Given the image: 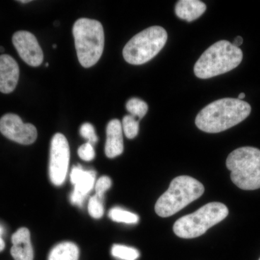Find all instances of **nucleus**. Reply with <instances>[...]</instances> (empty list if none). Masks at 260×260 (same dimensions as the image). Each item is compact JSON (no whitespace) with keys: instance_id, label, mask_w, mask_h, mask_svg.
Masks as SVG:
<instances>
[{"instance_id":"1","label":"nucleus","mask_w":260,"mask_h":260,"mask_svg":"<svg viewBox=\"0 0 260 260\" xmlns=\"http://www.w3.org/2000/svg\"><path fill=\"white\" fill-rule=\"evenodd\" d=\"M251 106L244 101L225 98L215 101L200 111L195 124L202 131L218 133L242 122L250 114Z\"/></svg>"},{"instance_id":"2","label":"nucleus","mask_w":260,"mask_h":260,"mask_svg":"<svg viewBox=\"0 0 260 260\" xmlns=\"http://www.w3.org/2000/svg\"><path fill=\"white\" fill-rule=\"evenodd\" d=\"M243 59L240 48L222 40L210 46L194 65V74L200 79H208L235 69Z\"/></svg>"},{"instance_id":"3","label":"nucleus","mask_w":260,"mask_h":260,"mask_svg":"<svg viewBox=\"0 0 260 260\" xmlns=\"http://www.w3.org/2000/svg\"><path fill=\"white\" fill-rule=\"evenodd\" d=\"M205 191L199 181L189 176L173 179L169 189L157 200L155 213L162 218L172 216L198 200Z\"/></svg>"},{"instance_id":"4","label":"nucleus","mask_w":260,"mask_h":260,"mask_svg":"<svg viewBox=\"0 0 260 260\" xmlns=\"http://www.w3.org/2000/svg\"><path fill=\"white\" fill-rule=\"evenodd\" d=\"M73 32L80 64L88 68L96 64L104 48L102 24L93 19H78L73 25Z\"/></svg>"},{"instance_id":"5","label":"nucleus","mask_w":260,"mask_h":260,"mask_svg":"<svg viewBox=\"0 0 260 260\" xmlns=\"http://www.w3.org/2000/svg\"><path fill=\"white\" fill-rule=\"evenodd\" d=\"M226 167L231 171V179L243 190L260 189V150L242 147L229 154Z\"/></svg>"},{"instance_id":"6","label":"nucleus","mask_w":260,"mask_h":260,"mask_svg":"<svg viewBox=\"0 0 260 260\" xmlns=\"http://www.w3.org/2000/svg\"><path fill=\"white\" fill-rule=\"evenodd\" d=\"M229 215L226 205L213 202L200 208L194 213L181 217L174 223V232L182 239H194L223 220Z\"/></svg>"},{"instance_id":"7","label":"nucleus","mask_w":260,"mask_h":260,"mask_svg":"<svg viewBox=\"0 0 260 260\" xmlns=\"http://www.w3.org/2000/svg\"><path fill=\"white\" fill-rule=\"evenodd\" d=\"M167 39L165 29L160 26L150 27L130 39L123 49V56L129 64H145L160 52Z\"/></svg>"},{"instance_id":"8","label":"nucleus","mask_w":260,"mask_h":260,"mask_svg":"<svg viewBox=\"0 0 260 260\" xmlns=\"http://www.w3.org/2000/svg\"><path fill=\"white\" fill-rule=\"evenodd\" d=\"M70 146L64 135L56 133L51 142L49 173L50 180L55 186L64 184L70 164Z\"/></svg>"},{"instance_id":"9","label":"nucleus","mask_w":260,"mask_h":260,"mask_svg":"<svg viewBox=\"0 0 260 260\" xmlns=\"http://www.w3.org/2000/svg\"><path fill=\"white\" fill-rule=\"evenodd\" d=\"M0 132L10 140L21 145L32 144L37 139L36 126L30 123H23L20 116L7 114L0 119Z\"/></svg>"},{"instance_id":"10","label":"nucleus","mask_w":260,"mask_h":260,"mask_svg":"<svg viewBox=\"0 0 260 260\" xmlns=\"http://www.w3.org/2000/svg\"><path fill=\"white\" fill-rule=\"evenodd\" d=\"M13 45L20 58L31 67H39L44 60V54L37 38L25 30L15 32L13 37Z\"/></svg>"},{"instance_id":"11","label":"nucleus","mask_w":260,"mask_h":260,"mask_svg":"<svg viewBox=\"0 0 260 260\" xmlns=\"http://www.w3.org/2000/svg\"><path fill=\"white\" fill-rule=\"evenodd\" d=\"M20 75L17 61L8 54L0 56V92L10 93L16 88Z\"/></svg>"},{"instance_id":"12","label":"nucleus","mask_w":260,"mask_h":260,"mask_svg":"<svg viewBox=\"0 0 260 260\" xmlns=\"http://www.w3.org/2000/svg\"><path fill=\"white\" fill-rule=\"evenodd\" d=\"M122 131V126L119 119H114L109 121L107 127L105 145V153L108 158H116L124 151Z\"/></svg>"},{"instance_id":"13","label":"nucleus","mask_w":260,"mask_h":260,"mask_svg":"<svg viewBox=\"0 0 260 260\" xmlns=\"http://www.w3.org/2000/svg\"><path fill=\"white\" fill-rule=\"evenodd\" d=\"M12 256L15 260H34L30 234L26 228H20L12 237Z\"/></svg>"},{"instance_id":"14","label":"nucleus","mask_w":260,"mask_h":260,"mask_svg":"<svg viewBox=\"0 0 260 260\" xmlns=\"http://www.w3.org/2000/svg\"><path fill=\"white\" fill-rule=\"evenodd\" d=\"M96 173L93 170H85L81 166H75L70 173V181L74 190L88 196L95 184Z\"/></svg>"},{"instance_id":"15","label":"nucleus","mask_w":260,"mask_h":260,"mask_svg":"<svg viewBox=\"0 0 260 260\" xmlns=\"http://www.w3.org/2000/svg\"><path fill=\"white\" fill-rule=\"evenodd\" d=\"M205 10L206 5L199 0H180L175 7L176 15L188 22L199 18Z\"/></svg>"},{"instance_id":"16","label":"nucleus","mask_w":260,"mask_h":260,"mask_svg":"<svg viewBox=\"0 0 260 260\" xmlns=\"http://www.w3.org/2000/svg\"><path fill=\"white\" fill-rule=\"evenodd\" d=\"M79 249L74 243L61 242L51 249L48 260H78Z\"/></svg>"},{"instance_id":"17","label":"nucleus","mask_w":260,"mask_h":260,"mask_svg":"<svg viewBox=\"0 0 260 260\" xmlns=\"http://www.w3.org/2000/svg\"><path fill=\"white\" fill-rule=\"evenodd\" d=\"M109 216L112 220L117 223L135 224L139 221V216L137 214L119 207H115L109 210Z\"/></svg>"},{"instance_id":"18","label":"nucleus","mask_w":260,"mask_h":260,"mask_svg":"<svg viewBox=\"0 0 260 260\" xmlns=\"http://www.w3.org/2000/svg\"><path fill=\"white\" fill-rule=\"evenodd\" d=\"M113 256L120 260H137L140 257V251L135 248L114 244L112 248Z\"/></svg>"},{"instance_id":"19","label":"nucleus","mask_w":260,"mask_h":260,"mask_svg":"<svg viewBox=\"0 0 260 260\" xmlns=\"http://www.w3.org/2000/svg\"><path fill=\"white\" fill-rule=\"evenodd\" d=\"M126 109L132 116L141 119L148 112V104L142 101L141 99L133 98L126 102Z\"/></svg>"},{"instance_id":"20","label":"nucleus","mask_w":260,"mask_h":260,"mask_svg":"<svg viewBox=\"0 0 260 260\" xmlns=\"http://www.w3.org/2000/svg\"><path fill=\"white\" fill-rule=\"evenodd\" d=\"M122 129L128 139H133L139 133V121L132 115H126L122 119Z\"/></svg>"},{"instance_id":"21","label":"nucleus","mask_w":260,"mask_h":260,"mask_svg":"<svg viewBox=\"0 0 260 260\" xmlns=\"http://www.w3.org/2000/svg\"><path fill=\"white\" fill-rule=\"evenodd\" d=\"M88 209V213L92 218H102L104 213V200L98 198L97 195H93L89 200Z\"/></svg>"},{"instance_id":"22","label":"nucleus","mask_w":260,"mask_h":260,"mask_svg":"<svg viewBox=\"0 0 260 260\" xmlns=\"http://www.w3.org/2000/svg\"><path fill=\"white\" fill-rule=\"evenodd\" d=\"M112 184V179L107 176H103L99 178L95 185V195H97L98 198L104 200V194L106 191L110 189Z\"/></svg>"},{"instance_id":"23","label":"nucleus","mask_w":260,"mask_h":260,"mask_svg":"<svg viewBox=\"0 0 260 260\" xmlns=\"http://www.w3.org/2000/svg\"><path fill=\"white\" fill-rule=\"evenodd\" d=\"M80 133L81 136L88 140V143H90L93 146L97 143L98 137L95 134V129L90 123H84L83 125L80 126Z\"/></svg>"},{"instance_id":"24","label":"nucleus","mask_w":260,"mask_h":260,"mask_svg":"<svg viewBox=\"0 0 260 260\" xmlns=\"http://www.w3.org/2000/svg\"><path fill=\"white\" fill-rule=\"evenodd\" d=\"M78 153L80 158L85 161H90L95 158V153L93 146L89 143L82 145L78 149Z\"/></svg>"},{"instance_id":"25","label":"nucleus","mask_w":260,"mask_h":260,"mask_svg":"<svg viewBox=\"0 0 260 260\" xmlns=\"http://www.w3.org/2000/svg\"><path fill=\"white\" fill-rule=\"evenodd\" d=\"M86 198V195H84L78 192V191L73 190L70 194V200L72 204L77 205L78 207H83L84 202H85Z\"/></svg>"},{"instance_id":"26","label":"nucleus","mask_w":260,"mask_h":260,"mask_svg":"<svg viewBox=\"0 0 260 260\" xmlns=\"http://www.w3.org/2000/svg\"><path fill=\"white\" fill-rule=\"evenodd\" d=\"M4 228L0 225V252L4 250L5 247V244L4 240L3 239V235L4 234Z\"/></svg>"},{"instance_id":"27","label":"nucleus","mask_w":260,"mask_h":260,"mask_svg":"<svg viewBox=\"0 0 260 260\" xmlns=\"http://www.w3.org/2000/svg\"><path fill=\"white\" fill-rule=\"evenodd\" d=\"M243 38L241 37H237L234 39V42L232 43L233 45L235 46L236 47L239 48L243 44Z\"/></svg>"},{"instance_id":"28","label":"nucleus","mask_w":260,"mask_h":260,"mask_svg":"<svg viewBox=\"0 0 260 260\" xmlns=\"http://www.w3.org/2000/svg\"><path fill=\"white\" fill-rule=\"evenodd\" d=\"M244 98H245V93H242L239 94V97H238V99L243 101V99H244Z\"/></svg>"},{"instance_id":"29","label":"nucleus","mask_w":260,"mask_h":260,"mask_svg":"<svg viewBox=\"0 0 260 260\" xmlns=\"http://www.w3.org/2000/svg\"><path fill=\"white\" fill-rule=\"evenodd\" d=\"M19 3H23V4H25V3H30V0H25V1H23V0H21V1H18Z\"/></svg>"},{"instance_id":"30","label":"nucleus","mask_w":260,"mask_h":260,"mask_svg":"<svg viewBox=\"0 0 260 260\" xmlns=\"http://www.w3.org/2000/svg\"><path fill=\"white\" fill-rule=\"evenodd\" d=\"M5 51V48L3 47H0V52L3 53Z\"/></svg>"},{"instance_id":"31","label":"nucleus","mask_w":260,"mask_h":260,"mask_svg":"<svg viewBox=\"0 0 260 260\" xmlns=\"http://www.w3.org/2000/svg\"><path fill=\"white\" fill-rule=\"evenodd\" d=\"M53 47L54 48V49H55V48H56V44H54V45H53Z\"/></svg>"},{"instance_id":"32","label":"nucleus","mask_w":260,"mask_h":260,"mask_svg":"<svg viewBox=\"0 0 260 260\" xmlns=\"http://www.w3.org/2000/svg\"><path fill=\"white\" fill-rule=\"evenodd\" d=\"M46 66L49 67V63H47V64H46Z\"/></svg>"},{"instance_id":"33","label":"nucleus","mask_w":260,"mask_h":260,"mask_svg":"<svg viewBox=\"0 0 260 260\" xmlns=\"http://www.w3.org/2000/svg\"><path fill=\"white\" fill-rule=\"evenodd\" d=\"M259 260H260V258H259Z\"/></svg>"}]
</instances>
